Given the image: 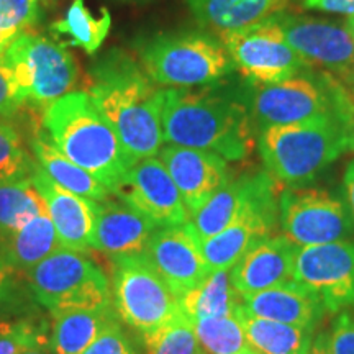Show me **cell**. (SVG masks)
<instances>
[{
    "instance_id": "cell-28",
    "label": "cell",
    "mask_w": 354,
    "mask_h": 354,
    "mask_svg": "<svg viewBox=\"0 0 354 354\" xmlns=\"http://www.w3.org/2000/svg\"><path fill=\"white\" fill-rule=\"evenodd\" d=\"M179 305L194 323L202 318L233 315L241 307V295L232 284L230 271H212L201 284L179 297Z\"/></svg>"
},
{
    "instance_id": "cell-19",
    "label": "cell",
    "mask_w": 354,
    "mask_h": 354,
    "mask_svg": "<svg viewBox=\"0 0 354 354\" xmlns=\"http://www.w3.org/2000/svg\"><path fill=\"white\" fill-rule=\"evenodd\" d=\"M297 250L284 234L258 241L230 269L233 287L243 297L294 281Z\"/></svg>"
},
{
    "instance_id": "cell-32",
    "label": "cell",
    "mask_w": 354,
    "mask_h": 354,
    "mask_svg": "<svg viewBox=\"0 0 354 354\" xmlns=\"http://www.w3.org/2000/svg\"><path fill=\"white\" fill-rule=\"evenodd\" d=\"M146 354H201L194 323L180 310L172 320L141 335Z\"/></svg>"
},
{
    "instance_id": "cell-9",
    "label": "cell",
    "mask_w": 354,
    "mask_h": 354,
    "mask_svg": "<svg viewBox=\"0 0 354 354\" xmlns=\"http://www.w3.org/2000/svg\"><path fill=\"white\" fill-rule=\"evenodd\" d=\"M282 234L297 248L344 241L354 232L346 201L322 189H287L279 197Z\"/></svg>"
},
{
    "instance_id": "cell-15",
    "label": "cell",
    "mask_w": 354,
    "mask_h": 354,
    "mask_svg": "<svg viewBox=\"0 0 354 354\" xmlns=\"http://www.w3.org/2000/svg\"><path fill=\"white\" fill-rule=\"evenodd\" d=\"M335 112L333 94L305 77L261 86L251 105V117L259 131L268 127L290 125Z\"/></svg>"
},
{
    "instance_id": "cell-48",
    "label": "cell",
    "mask_w": 354,
    "mask_h": 354,
    "mask_svg": "<svg viewBox=\"0 0 354 354\" xmlns=\"http://www.w3.org/2000/svg\"><path fill=\"white\" fill-rule=\"evenodd\" d=\"M7 48H8V44H6V43L2 41V39H0V57H2L3 53H6Z\"/></svg>"
},
{
    "instance_id": "cell-10",
    "label": "cell",
    "mask_w": 354,
    "mask_h": 354,
    "mask_svg": "<svg viewBox=\"0 0 354 354\" xmlns=\"http://www.w3.org/2000/svg\"><path fill=\"white\" fill-rule=\"evenodd\" d=\"M279 221L276 179L268 171L259 180L233 223L215 236L201 240L203 258L212 271H230L256 243L271 236Z\"/></svg>"
},
{
    "instance_id": "cell-6",
    "label": "cell",
    "mask_w": 354,
    "mask_h": 354,
    "mask_svg": "<svg viewBox=\"0 0 354 354\" xmlns=\"http://www.w3.org/2000/svg\"><path fill=\"white\" fill-rule=\"evenodd\" d=\"M15 74L26 109L41 112L71 94L79 81L76 59L64 44L37 32L17 37L0 57Z\"/></svg>"
},
{
    "instance_id": "cell-11",
    "label": "cell",
    "mask_w": 354,
    "mask_h": 354,
    "mask_svg": "<svg viewBox=\"0 0 354 354\" xmlns=\"http://www.w3.org/2000/svg\"><path fill=\"white\" fill-rule=\"evenodd\" d=\"M220 41L241 76L259 86L294 77L307 66L286 41L274 17L240 32L223 35Z\"/></svg>"
},
{
    "instance_id": "cell-5",
    "label": "cell",
    "mask_w": 354,
    "mask_h": 354,
    "mask_svg": "<svg viewBox=\"0 0 354 354\" xmlns=\"http://www.w3.org/2000/svg\"><path fill=\"white\" fill-rule=\"evenodd\" d=\"M136 53L146 76L165 88L214 86L234 68L220 38L196 30L145 38L136 44Z\"/></svg>"
},
{
    "instance_id": "cell-41",
    "label": "cell",
    "mask_w": 354,
    "mask_h": 354,
    "mask_svg": "<svg viewBox=\"0 0 354 354\" xmlns=\"http://www.w3.org/2000/svg\"><path fill=\"white\" fill-rule=\"evenodd\" d=\"M343 184H344V196H346L348 209L351 212V216L354 220V161L349 162L346 167Z\"/></svg>"
},
{
    "instance_id": "cell-42",
    "label": "cell",
    "mask_w": 354,
    "mask_h": 354,
    "mask_svg": "<svg viewBox=\"0 0 354 354\" xmlns=\"http://www.w3.org/2000/svg\"><path fill=\"white\" fill-rule=\"evenodd\" d=\"M307 354H331L330 351V338L326 331L313 336V342L310 344Z\"/></svg>"
},
{
    "instance_id": "cell-27",
    "label": "cell",
    "mask_w": 354,
    "mask_h": 354,
    "mask_svg": "<svg viewBox=\"0 0 354 354\" xmlns=\"http://www.w3.org/2000/svg\"><path fill=\"white\" fill-rule=\"evenodd\" d=\"M246 342L259 354H307L315 336V328L287 325L250 315L240 308Z\"/></svg>"
},
{
    "instance_id": "cell-38",
    "label": "cell",
    "mask_w": 354,
    "mask_h": 354,
    "mask_svg": "<svg viewBox=\"0 0 354 354\" xmlns=\"http://www.w3.org/2000/svg\"><path fill=\"white\" fill-rule=\"evenodd\" d=\"M331 354H354V313L343 310L336 315L328 333Z\"/></svg>"
},
{
    "instance_id": "cell-24",
    "label": "cell",
    "mask_w": 354,
    "mask_h": 354,
    "mask_svg": "<svg viewBox=\"0 0 354 354\" xmlns=\"http://www.w3.org/2000/svg\"><path fill=\"white\" fill-rule=\"evenodd\" d=\"M51 315V349L55 354H82L105 330L120 322L113 305L95 310H66Z\"/></svg>"
},
{
    "instance_id": "cell-33",
    "label": "cell",
    "mask_w": 354,
    "mask_h": 354,
    "mask_svg": "<svg viewBox=\"0 0 354 354\" xmlns=\"http://www.w3.org/2000/svg\"><path fill=\"white\" fill-rule=\"evenodd\" d=\"M51 348V336L39 322L8 320L0 317V354H21L33 348Z\"/></svg>"
},
{
    "instance_id": "cell-20",
    "label": "cell",
    "mask_w": 354,
    "mask_h": 354,
    "mask_svg": "<svg viewBox=\"0 0 354 354\" xmlns=\"http://www.w3.org/2000/svg\"><path fill=\"white\" fill-rule=\"evenodd\" d=\"M156 227L122 201L112 197L97 202L92 250L113 256L145 254Z\"/></svg>"
},
{
    "instance_id": "cell-30",
    "label": "cell",
    "mask_w": 354,
    "mask_h": 354,
    "mask_svg": "<svg viewBox=\"0 0 354 354\" xmlns=\"http://www.w3.org/2000/svg\"><path fill=\"white\" fill-rule=\"evenodd\" d=\"M112 17L107 8H102L95 17L84 3V0H73L64 19L51 25V32L69 37L73 46L82 48L87 55H95L104 44L110 32Z\"/></svg>"
},
{
    "instance_id": "cell-43",
    "label": "cell",
    "mask_w": 354,
    "mask_h": 354,
    "mask_svg": "<svg viewBox=\"0 0 354 354\" xmlns=\"http://www.w3.org/2000/svg\"><path fill=\"white\" fill-rule=\"evenodd\" d=\"M344 28L348 30V33L351 35V38L354 39V17H348L346 21H344Z\"/></svg>"
},
{
    "instance_id": "cell-8",
    "label": "cell",
    "mask_w": 354,
    "mask_h": 354,
    "mask_svg": "<svg viewBox=\"0 0 354 354\" xmlns=\"http://www.w3.org/2000/svg\"><path fill=\"white\" fill-rule=\"evenodd\" d=\"M110 289L120 320L141 335L180 312L179 299L145 254L110 258Z\"/></svg>"
},
{
    "instance_id": "cell-29",
    "label": "cell",
    "mask_w": 354,
    "mask_h": 354,
    "mask_svg": "<svg viewBox=\"0 0 354 354\" xmlns=\"http://www.w3.org/2000/svg\"><path fill=\"white\" fill-rule=\"evenodd\" d=\"M48 212L30 174L10 177L0 183V241L6 240L38 215Z\"/></svg>"
},
{
    "instance_id": "cell-36",
    "label": "cell",
    "mask_w": 354,
    "mask_h": 354,
    "mask_svg": "<svg viewBox=\"0 0 354 354\" xmlns=\"http://www.w3.org/2000/svg\"><path fill=\"white\" fill-rule=\"evenodd\" d=\"M26 100L17 84L13 71L0 61V118H17L25 112Z\"/></svg>"
},
{
    "instance_id": "cell-34",
    "label": "cell",
    "mask_w": 354,
    "mask_h": 354,
    "mask_svg": "<svg viewBox=\"0 0 354 354\" xmlns=\"http://www.w3.org/2000/svg\"><path fill=\"white\" fill-rule=\"evenodd\" d=\"M35 158L25 149L20 131L12 120L0 118V183L10 177L30 174L35 167Z\"/></svg>"
},
{
    "instance_id": "cell-23",
    "label": "cell",
    "mask_w": 354,
    "mask_h": 354,
    "mask_svg": "<svg viewBox=\"0 0 354 354\" xmlns=\"http://www.w3.org/2000/svg\"><path fill=\"white\" fill-rule=\"evenodd\" d=\"M30 149H32V156L44 171V174L50 177L53 183L61 185L69 192L95 202H102L112 197L110 190L99 183L91 172L82 169L76 162L66 158L51 143L43 128H37L33 131L32 138H30Z\"/></svg>"
},
{
    "instance_id": "cell-1",
    "label": "cell",
    "mask_w": 354,
    "mask_h": 354,
    "mask_svg": "<svg viewBox=\"0 0 354 354\" xmlns=\"http://www.w3.org/2000/svg\"><path fill=\"white\" fill-rule=\"evenodd\" d=\"M87 91L135 165L156 156L165 145V88L146 76L141 64L128 53L112 48L88 68Z\"/></svg>"
},
{
    "instance_id": "cell-37",
    "label": "cell",
    "mask_w": 354,
    "mask_h": 354,
    "mask_svg": "<svg viewBox=\"0 0 354 354\" xmlns=\"http://www.w3.org/2000/svg\"><path fill=\"white\" fill-rule=\"evenodd\" d=\"M82 354H140L130 335L122 328L120 322L113 323Z\"/></svg>"
},
{
    "instance_id": "cell-31",
    "label": "cell",
    "mask_w": 354,
    "mask_h": 354,
    "mask_svg": "<svg viewBox=\"0 0 354 354\" xmlns=\"http://www.w3.org/2000/svg\"><path fill=\"white\" fill-rule=\"evenodd\" d=\"M240 308L233 315L194 322L198 344L207 354H236L248 346Z\"/></svg>"
},
{
    "instance_id": "cell-18",
    "label": "cell",
    "mask_w": 354,
    "mask_h": 354,
    "mask_svg": "<svg viewBox=\"0 0 354 354\" xmlns=\"http://www.w3.org/2000/svg\"><path fill=\"white\" fill-rule=\"evenodd\" d=\"M32 179L38 192L46 202L48 214L55 225L61 246L71 251L86 254L92 250V238L95 232L97 202L76 196L44 174V171L35 162Z\"/></svg>"
},
{
    "instance_id": "cell-46",
    "label": "cell",
    "mask_w": 354,
    "mask_h": 354,
    "mask_svg": "<svg viewBox=\"0 0 354 354\" xmlns=\"http://www.w3.org/2000/svg\"><path fill=\"white\" fill-rule=\"evenodd\" d=\"M37 2L41 7H51V6H55V3L59 2V0H37Z\"/></svg>"
},
{
    "instance_id": "cell-44",
    "label": "cell",
    "mask_w": 354,
    "mask_h": 354,
    "mask_svg": "<svg viewBox=\"0 0 354 354\" xmlns=\"http://www.w3.org/2000/svg\"><path fill=\"white\" fill-rule=\"evenodd\" d=\"M50 346H43V348H33V349H28V351H24L21 354H51L50 351Z\"/></svg>"
},
{
    "instance_id": "cell-45",
    "label": "cell",
    "mask_w": 354,
    "mask_h": 354,
    "mask_svg": "<svg viewBox=\"0 0 354 354\" xmlns=\"http://www.w3.org/2000/svg\"><path fill=\"white\" fill-rule=\"evenodd\" d=\"M8 272H10V269H6V268H2V269H0V289H2V286L6 284V281H7V276H8Z\"/></svg>"
},
{
    "instance_id": "cell-26",
    "label": "cell",
    "mask_w": 354,
    "mask_h": 354,
    "mask_svg": "<svg viewBox=\"0 0 354 354\" xmlns=\"http://www.w3.org/2000/svg\"><path fill=\"white\" fill-rule=\"evenodd\" d=\"M61 246L48 212L38 215L24 228L0 241V254L8 269L28 272L35 266L56 253Z\"/></svg>"
},
{
    "instance_id": "cell-39",
    "label": "cell",
    "mask_w": 354,
    "mask_h": 354,
    "mask_svg": "<svg viewBox=\"0 0 354 354\" xmlns=\"http://www.w3.org/2000/svg\"><path fill=\"white\" fill-rule=\"evenodd\" d=\"M333 100H335V113L339 118L344 127V133H346L348 149L354 153V104L344 95V92L336 88L333 91Z\"/></svg>"
},
{
    "instance_id": "cell-14",
    "label": "cell",
    "mask_w": 354,
    "mask_h": 354,
    "mask_svg": "<svg viewBox=\"0 0 354 354\" xmlns=\"http://www.w3.org/2000/svg\"><path fill=\"white\" fill-rule=\"evenodd\" d=\"M145 256L177 299L210 274L202 253L201 238L190 221L154 230Z\"/></svg>"
},
{
    "instance_id": "cell-25",
    "label": "cell",
    "mask_w": 354,
    "mask_h": 354,
    "mask_svg": "<svg viewBox=\"0 0 354 354\" xmlns=\"http://www.w3.org/2000/svg\"><path fill=\"white\" fill-rule=\"evenodd\" d=\"M259 174L261 172H256V174L240 176L233 180L230 179L201 209L190 214V223L196 228L201 240L215 236L233 223L253 194Z\"/></svg>"
},
{
    "instance_id": "cell-16",
    "label": "cell",
    "mask_w": 354,
    "mask_h": 354,
    "mask_svg": "<svg viewBox=\"0 0 354 354\" xmlns=\"http://www.w3.org/2000/svg\"><path fill=\"white\" fill-rule=\"evenodd\" d=\"M277 21L284 39L307 64L348 73L354 64V39L344 26L307 17H281Z\"/></svg>"
},
{
    "instance_id": "cell-3",
    "label": "cell",
    "mask_w": 354,
    "mask_h": 354,
    "mask_svg": "<svg viewBox=\"0 0 354 354\" xmlns=\"http://www.w3.org/2000/svg\"><path fill=\"white\" fill-rule=\"evenodd\" d=\"M41 128L66 158L91 172L112 196L135 166L87 92H71L48 105L41 113Z\"/></svg>"
},
{
    "instance_id": "cell-49",
    "label": "cell",
    "mask_w": 354,
    "mask_h": 354,
    "mask_svg": "<svg viewBox=\"0 0 354 354\" xmlns=\"http://www.w3.org/2000/svg\"><path fill=\"white\" fill-rule=\"evenodd\" d=\"M2 268H6V269H8V268H7V266H6V263H3V259H2V254H0V269H2ZM10 271H12V269H10Z\"/></svg>"
},
{
    "instance_id": "cell-47",
    "label": "cell",
    "mask_w": 354,
    "mask_h": 354,
    "mask_svg": "<svg viewBox=\"0 0 354 354\" xmlns=\"http://www.w3.org/2000/svg\"><path fill=\"white\" fill-rule=\"evenodd\" d=\"M236 354H259L258 351H256V349H253V348H251L250 346V344H248V346L246 348H243L241 349V351L240 353H236Z\"/></svg>"
},
{
    "instance_id": "cell-35",
    "label": "cell",
    "mask_w": 354,
    "mask_h": 354,
    "mask_svg": "<svg viewBox=\"0 0 354 354\" xmlns=\"http://www.w3.org/2000/svg\"><path fill=\"white\" fill-rule=\"evenodd\" d=\"M43 7L37 0H0V19L13 38L33 32L43 20Z\"/></svg>"
},
{
    "instance_id": "cell-17",
    "label": "cell",
    "mask_w": 354,
    "mask_h": 354,
    "mask_svg": "<svg viewBox=\"0 0 354 354\" xmlns=\"http://www.w3.org/2000/svg\"><path fill=\"white\" fill-rule=\"evenodd\" d=\"M158 158L176 183L189 214L201 209L230 180L228 161L212 151L166 145Z\"/></svg>"
},
{
    "instance_id": "cell-2",
    "label": "cell",
    "mask_w": 354,
    "mask_h": 354,
    "mask_svg": "<svg viewBox=\"0 0 354 354\" xmlns=\"http://www.w3.org/2000/svg\"><path fill=\"white\" fill-rule=\"evenodd\" d=\"M162 138L240 161L253 149V117L245 104L212 86L165 88Z\"/></svg>"
},
{
    "instance_id": "cell-50",
    "label": "cell",
    "mask_w": 354,
    "mask_h": 354,
    "mask_svg": "<svg viewBox=\"0 0 354 354\" xmlns=\"http://www.w3.org/2000/svg\"><path fill=\"white\" fill-rule=\"evenodd\" d=\"M120 2H146V0H120Z\"/></svg>"
},
{
    "instance_id": "cell-52",
    "label": "cell",
    "mask_w": 354,
    "mask_h": 354,
    "mask_svg": "<svg viewBox=\"0 0 354 354\" xmlns=\"http://www.w3.org/2000/svg\"><path fill=\"white\" fill-rule=\"evenodd\" d=\"M201 354H202V353H201Z\"/></svg>"
},
{
    "instance_id": "cell-22",
    "label": "cell",
    "mask_w": 354,
    "mask_h": 354,
    "mask_svg": "<svg viewBox=\"0 0 354 354\" xmlns=\"http://www.w3.org/2000/svg\"><path fill=\"white\" fill-rule=\"evenodd\" d=\"M198 24L216 38L240 32L272 19L287 7V0H185Z\"/></svg>"
},
{
    "instance_id": "cell-21",
    "label": "cell",
    "mask_w": 354,
    "mask_h": 354,
    "mask_svg": "<svg viewBox=\"0 0 354 354\" xmlns=\"http://www.w3.org/2000/svg\"><path fill=\"white\" fill-rule=\"evenodd\" d=\"M241 305L250 315L302 328H315L326 313L315 292L295 281L243 295Z\"/></svg>"
},
{
    "instance_id": "cell-4",
    "label": "cell",
    "mask_w": 354,
    "mask_h": 354,
    "mask_svg": "<svg viewBox=\"0 0 354 354\" xmlns=\"http://www.w3.org/2000/svg\"><path fill=\"white\" fill-rule=\"evenodd\" d=\"M259 154L279 183L300 187L315 180L348 149L346 133L335 112L259 131Z\"/></svg>"
},
{
    "instance_id": "cell-40",
    "label": "cell",
    "mask_w": 354,
    "mask_h": 354,
    "mask_svg": "<svg viewBox=\"0 0 354 354\" xmlns=\"http://www.w3.org/2000/svg\"><path fill=\"white\" fill-rule=\"evenodd\" d=\"M305 7L354 17V0H305Z\"/></svg>"
},
{
    "instance_id": "cell-51",
    "label": "cell",
    "mask_w": 354,
    "mask_h": 354,
    "mask_svg": "<svg viewBox=\"0 0 354 354\" xmlns=\"http://www.w3.org/2000/svg\"><path fill=\"white\" fill-rule=\"evenodd\" d=\"M353 71H354V64H353Z\"/></svg>"
},
{
    "instance_id": "cell-7",
    "label": "cell",
    "mask_w": 354,
    "mask_h": 354,
    "mask_svg": "<svg viewBox=\"0 0 354 354\" xmlns=\"http://www.w3.org/2000/svg\"><path fill=\"white\" fill-rule=\"evenodd\" d=\"M37 302L51 313L112 307L110 281L84 253L59 248L26 272Z\"/></svg>"
},
{
    "instance_id": "cell-13",
    "label": "cell",
    "mask_w": 354,
    "mask_h": 354,
    "mask_svg": "<svg viewBox=\"0 0 354 354\" xmlns=\"http://www.w3.org/2000/svg\"><path fill=\"white\" fill-rule=\"evenodd\" d=\"M113 196L148 218L156 228L190 221L179 189L156 156L141 159L131 166L118 183Z\"/></svg>"
},
{
    "instance_id": "cell-12",
    "label": "cell",
    "mask_w": 354,
    "mask_h": 354,
    "mask_svg": "<svg viewBox=\"0 0 354 354\" xmlns=\"http://www.w3.org/2000/svg\"><path fill=\"white\" fill-rule=\"evenodd\" d=\"M294 281L315 292L326 312L354 308V241L299 248Z\"/></svg>"
}]
</instances>
